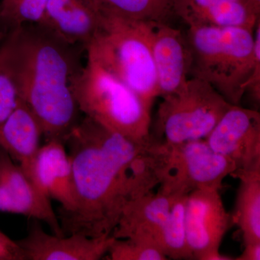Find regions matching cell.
<instances>
[{"instance_id": "obj_1", "label": "cell", "mask_w": 260, "mask_h": 260, "mask_svg": "<svg viewBox=\"0 0 260 260\" xmlns=\"http://www.w3.org/2000/svg\"><path fill=\"white\" fill-rule=\"evenodd\" d=\"M64 144L74 208L58 217L64 235L112 236L126 205L160 184V140L137 142L85 116Z\"/></svg>"}, {"instance_id": "obj_2", "label": "cell", "mask_w": 260, "mask_h": 260, "mask_svg": "<svg viewBox=\"0 0 260 260\" xmlns=\"http://www.w3.org/2000/svg\"><path fill=\"white\" fill-rule=\"evenodd\" d=\"M68 45L40 26L10 29L0 44V62L15 84L19 100L40 123L46 140L64 143L80 112L72 84L80 67Z\"/></svg>"}, {"instance_id": "obj_3", "label": "cell", "mask_w": 260, "mask_h": 260, "mask_svg": "<svg viewBox=\"0 0 260 260\" xmlns=\"http://www.w3.org/2000/svg\"><path fill=\"white\" fill-rule=\"evenodd\" d=\"M186 37L191 56L189 78L207 82L229 104L240 106L260 59V20L254 29L191 26Z\"/></svg>"}, {"instance_id": "obj_4", "label": "cell", "mask_w": 260, "mask_h": 260, "mask_svg": "<svg viewBox=\"0 0 260 260\" xmlns=\"http://www.w3.org/2000/svg\"><path fill=\"white\" fill-rule=\"evenodd\" d=\"M72 90L85 116L135 141L151 138L153 104L95 61L87 58L73 78Z\"/></svg>"}, {"instance_id": "obj_5", "label": "cell", "mask_w": 260, "mask_h": 260, "mask_svg": "<svg viewBox=\"0 0 260 260\" xmlns=\"http://www.w3.org/2000/svg\"><path fill=\"white\" fill-rule=\"evenodd\" d=\"M87 58L101 65L150 104L158 98L150 43L152 22L100 16Z\"/></svg>"}, {"instance_id": "obj_6", "label": "cell", "mask_w": 260, "mask_h": 260, "mask_svg": "<svg viewBox=\"0 0 260 260\" xmlns=\"http://www.w3.org/2000/svg\"><path fill=\"white\" fill-rule=\"evenodd\" d=\"M162 99L155 138L170 144L205 139L232 106L209 83L194 78Z\"/></svg>"}, {"instance_id": "obj_7", "label": "cell", "mask_w": 260, "mask_h": 260, "mask_svg": "<svg viewBox=\"0 0 260 260\" xmlns=\"http://www.w3.org/2000/svg\"><path fill=\"white\" fill-rule=\"evenodd\" d=\"M235 170L232 160L214 151L205 139L178 144L162 140L158 190L173 196L198 189L220 191Z\"/></svg>"}, {"instance_id": "obj_8", "label": "cell", "mask_w": 260, "mask_h": 260, "mask_svg": "<svg viewBox=\"0 0 260 260\" xmlns=\"http://www.w3.org/2000/svg\"><path fill=\"white\" fill-rule=\"evenodd\" d=\"M234 225L220 191L198 189L186 196V242L193 259L234 260L220 253L223 238Z\"/></svg>"}, {"instance_id": "obj_9", "label": "cell", "mask_w": 260, "mask_h": 260, "mask_svg": "<svg viewBox=\"0 0 260 260\" xmlns=\"http://www.w3.org/2000/svg\"><path fill=\"white\" fill-rule=\"evenodd\" d=\"M214 151L230 159L232 175L260 172V114L256 109L232 105L205 138Z\"/></svg>"}, {"instance_id": "obj_10", "label": "cell", "mask_w": 260, "mask_h": 260, "mask_svg": "<svg viewBox=\"0 0 260 260\" xmlns=\"http://www.w3.org/2000/svg\"><path fill=\"white\" fill-rule=\"evenodd\" d=\"M0 212L19 214L44 222L50 227L53 234L64 235L50 198L1 148Z\"/></svg>"}, {"instance_id": "obj_11", "label": "cell", "mask_w": 260, "mask_h": 260, "mask_svg": "<svg viewBox=\"0 0 260 260\" xmlns=\"http://www.w3.org/2000/svg\"><path fill=\"white\" fill-rule=\"evenodd\" d=\"M150 43L158 96L180 90L189 79L191 56L186 34L164 22H152Z\"/></svg>"}, {"instance_id": "obj_12", "label": "cell", "mask_w": 260, "mask_h": 260, "mask_svg": "<svg viewBox=\"0 0 260 260\" xmlns=\"http://www.w3.org/2000/svg\"><path fill=\"white\" fill-rule=\"evenodd\" d=\"M113 239L112 236L49 234L35 220L26 237L17 242L25 260H99L107 256Z\"/></svg>"}, {"instance_id": "obj_13", "label": "cell", "mask_w": 260, "mask_h": 260, "mask_svg": "<svg viewBox=\"0 0 260 260\" xmlns=\"http://www.w3.org/2000/svg\"><path fill=\"white\" fill-rule=\"evenodd\" d=\"M25 173L44 194L61 205L59 213H69L73 210V169L64 142L47 140L39 148Z\"/></svg>"}, {"instance_id": "obj_14", "label": "cell", "mask_w": 260, "mask_h": 260, "mask_svg": "<svg viewBox=\"0 0 260 260\" xmlns=\"http://www.w3.org/2000/svg\"><path fill=\"white\" fill-rule=\"evenodd\" d=\"M100 20L86 0H48L37 25L64 44L86 48L96 34Z\"/></svg>"}, {"instance_id": "obj_15", "label": "cell", "mask_w": 260, "mask_h": 260, "mask_svg": "<svg viewBox=\"0 0 260 260\" xmlns=\"http://www.w3.org/2000/svg\"><path fill=\"white\" fill-rule=\"evenodd\" d=\"M176 197L158 190L133 200L124 208L112 237L140 239L157 246V237Z\"/></svg>"}, {"instance_id": "obj_16", "label": "cell", "mask_w": 260, "mask_h": 260, "mask_svg": "<svg viewBox=\"0 0 260 260\" xmlns=\"http://www.w3.org/2000/svg\"><path fill=\"white\" fill-rule=\"evenodd\" d=\"M173 15L188 26L254 29L260 15L244 0H171Z\"/></svg>"}, {"instance_id": "obj_17", "label": "cell", "mask_w": 260, "mask_h": 260, "mask_svg": "<svg viewBox=\"0 0 260 260\" xmlns=\"http://www.w3.org/2000/svg\"><path fill=\"white\" fill-rule=\"evenodd\" d=\"M43 136L40 123L20 100L14 110L0 124V148L25 172L42 146Z\"/></svg>"}, {"instance_id": "obj_18", "label": "cell", "mask_w": 260, "mask_h": 260, "mask_svg": "<svg viewBox=\"0 0 260 260\" xmlns=\"http://www.w3.org/2000/svg\"><path fill=\"white\" fill-rule=\"evenodd\" d=\"M233 177L240 181L232 213L234 224L240 229L244 244L260 242V172Z\"/></svg>"}, {"instance_id": "obj_19", "label": "cell", "mask_w": 260, "mask_h": 260, "mask_svg": "<svg viewBox=\"0 0 260 260\" xmlns=\"http://www.w3.org/2000/svg\"><path fill=\"white\" fill-rule=\"evenodd\" d=\"M100 16L164 22L172 16L171 0H86Z\"/></svg>"}, {"instance_id": "obj_20", "label": "cell", "mask_w": 260, "mask_h": 260, "mask_svg": "<svg viewBox=\"0 0 260 260\" xmlns=\"http://www.w3.org/2000/svg\"><path fill=\"white\" fill-rule=\"evenodd\" d=\"M186 196L176 197L167 220L157 237L156 245L167 259H193L186 242Z\"/></svg>"}, {"instance_id": "obj_21", "label": "cell", "mask_w": 260, "mask_h": 260, "mask_svg": "<svg viewBox=\"0 0 260 260\" xmlns=\"http://www.w3.org/2000/svg\"><path fill=\"white\" fill-rule=\"evenodd\" d=\"M48 0H0L2 23L10 29L40 22Z\"/></svg>"}, {"instance_id": "obj_22", "label": "cell", "mask_w": 260, "mask_h": 260, "mask_svg": "<svg viewBox=\"0 0 260 260\" xmlns=\"http://www.w3.org/2000/svg\"><path fill=\"white\" fill-rule=\"evenodd\" d=\"M107 256L112 260H167L154 244L140 239H115L109 246Z\"/></svg>"}, {"instance_id": "obj_23", "label": "cell", "mask_w": 260, "mask_h": 260, "mask_svg": "<svg viewBox=\"0 0 260 260\" xmlns=\"http://www.w3.org/2000/svg\"><path fill=\"white\" fill-rule=\"evenodd\" d=\"M19 102L11 77L0 62V124L14 110Z\"/></svg>"}, {"instance_id": "obj_24", "label": "cell", "mask_w": 260, "mask_h": 260, "mask_svg": "<svg viewBox=\"0 0 260 260\" xmlns=\"http://www.w3.org/2000/svg\"><path fill=\"white\" fill-rule=\"evenodd\" d=\"M0 260H25L18 242L12 240L0 231Z\"/></svg>"}, {"instance_id": "obj_25", "label": "cell", "mask_w": 260, "mask_h": 260, "mask_svg": "<svg viewBox=\"0 0 260 260\" xmlns=\"http://www.w3.org/2000/svg\"><path fill=\"white\" fill-rule=\"evenodd\" d=\"M260 242L244 244L242 254L234 258V260H259Z\"/></svg>"}, {"instance_id": "obj_26", "label": "cell", "mask_w": 260, "mask_h": 260, "mask_svg": "<svg viewBox=\"0 0 260 260\" xmlns=\"http://www.w3.org/2000/svg\"><path fill=\"white\" fill-rule=\"evenodd\" d=\"M244 1L254 12H256L258 14H260V0H244Z\"/></svg>"}, {"instance_id": "obj_27", "label": "cell", "mask_w": 260, "mask_h": 260, "mask_svg": "<svg viewBox=\"0 0 260 260\" xmlns=\"http://www.w3.org/2000/svg\"><path fill=\"white\" fill-rule=\"evenodd\" d=\"M2 25V19H1V15H0V27H1ZM0 37H1V30H0Z\"/></svg>"}]
</instances>
